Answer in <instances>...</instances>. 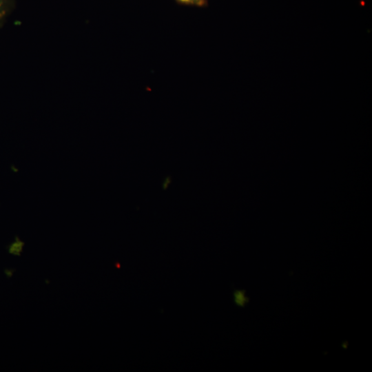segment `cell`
I'll use <instances>...</instances> for the list:
<instances>
[{
	"instance_id": "cell-1",
	"label": "cell",
	"mask_w": 372,
	"mask_h": 372,
	"mask_svg": "<svg viewBox=\"0 0 372 372\" xmlns=\"http://www.w3.org/2000/svg\"><path fill=\"white\" fill-rule=\"evenodd\" d=\"M10 2V0H0V20L2 19L7 13Z\"/></svg>"
},
{
	"instance_id": "cell-2",
	"label": "cell",
	"mask_w": 372,
	"mask_h": 372,
	"mask_svg": "<svg viewBox=\"0 0 372 372\" xmlns=\"http://www.w3.org/2000/svg\"><path fill=\"white\" fill-rule=\"evenodd\" d=\"M23 243L22 242L18 241L14 243L10 247V251L12 254L19 255L22 251V247Z\"/></svg>"
},
{
	"instance_id": "cell-3",
	"label": "cell",
	"mask_w": 372,
	"mask_h": 372,
	"mask_svg": "<svg viewBox=\"0 0 372 372\" xmlns=\"http://www.w3.org/2000/svg\"><path fill=\"white\" fill-rule=\"evenodd\" d=\"M180 2H183V3H196L197 2L198 3V0H178Z\"/></svg>"
}]
</instances>
